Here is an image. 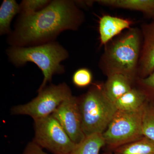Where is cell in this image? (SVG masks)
Masks as SVG:
<instances>
[{"label":"cell","mask_w":154,"mask_h":154,"mask_svg":"<svg viewBox=\"0 0 154 154\" xmlns=\"http://www.w3.org/2000/svg\"><path fill=\"white\" fill-rule=\"evenodd\" d=\"M81 20L74 2L52 1L38 12L22 14L12 37V43L17 46L45 42L63 30L76 29Z\"/></svg>","instance_id":"1"},{"label":"cell","mask_w":154,"mask_h":154,"mask_svg":"<svg viewBox=\"0 0 154 154\" xmlns=\"http://www.w3.org/2000/svg\"><path fill=\"white\" fill-rule=\"evenodd\" d=\"M10 60L20 66L28 62L35 63L42 72L44 79L38 91L46 87L51 82L53 75L61 74L64 71L61 62L68 56L63 47L54 42H49L30 47H15L8 52Z\"/></svg>","instance_id":"2"},{"label":"cell","mask_w":154,"mask_h":154,"mask_svg":"<svg viewBox=\"0 0 154 154\" xmlns=\"http://www.w3.org/2000/svg\"><path fill=\"white\" fill-rule=\"evenodd\" d=\"M140 48V36L136 29L129 30L113 42L102 57V66L107 75L121 74L134 81Z\"/></svg>","instance_id":"3"},{"label":"cell","mask_w":154,"mask_h":154,"mask_svg":"<svg viewBox=\"0 0 154 154\" xmlns=\"http://www.w3.org/2000/svg\"><path fill=\"white\" fill-rule=\"evenodd\" d=\"M82 125L85 136L103 134L117 109L107 98L103 85L95 84L87 93L79 98Z\"/></svg>","instance_id":"4"},{"label":"cell","mask_w":154,"mask_h":154,"mask_svg":"<svg viewBox=\"0 0 154 154\" xmlns=\"http://www.w3.org/2000/svg\"><path fill=\"white\" fill-rule=\"evenodd\" d=\"M146 104L136 111L117 110L102 134L107 151L113 152L122 146L143 137V118Z\"/></svg>","instance_id":"5"},{"label":"cell","mask_w":154,"mask_h":154,"mask_svg":"<svg viewBox=\"0 0 154 154\" xmlns=\"http://www.w3.org/2000/svg\"><path fill=\"white\" fill-rule=\"evenodd\" d=\"M38 92V96L32 101L14 106L11 114L29 116L33 120L44 118L51 115L63 102L72 96L70 89L64 83L51 85Z\"/></svg>","instance_id":"6"},{"label":"cell","mask_w":154,"mask_h":154,"mask_svg":"<svg viewBox=\"0 0 154 154\" xmlns=\"http://www.w3.org/2000/svg\"><path fill=\"white\" fill-rule=\"evenodd\" d=\"M35 136L33 141L54 154H70L75 143L60 123L53 116L35 119Z\"/></svg>","instance_id":"7"},{"label":"cell","mask_w":154,"mask_h":154,"mask_svg":"<svg viewBox=\"0 0 154 154\" xmlns=\"http://www.w3.org/2000/svg\"><path fill=\"white\" fill-rule=\"evenodd\" d=\"M52 114L76 144L85 137L82 129L79 98L71 96L63 102Z\"/></svg>","instance_id":"8"},{"label":"cell","mask_w":154,"mask_h":154,"mask_svg":"<svg viewBox=\"0 0 154 154\" xmlns=\"http://www.w3.org/2000/svg\"><path fill=\"white\" fill-rule=\"evenodd\" d=\"M144 42L138 71L140 78L148 76L154 72V23L143 27Z\"/></svg>","instance_id":"9"},{"label":"cell","mask_w":154,"mask_h":154,"mask_svg":"<svg viewBox=\"0 0 154 154\" xmlns=\"http://www.w3.org/2000/svg\"><path fill=\"white\" fill-rule=\"evenodd\" d=\"M132 22L129 19L104 15L99 22V32L102 45H105L122 31L129 28Z\"/></svg>","instance_id":"10"},{"label":"cell","mask_w":154,"mask_h":154,"mask_svg":"<svg viewBox=\"0 0 154 154\" xmlns=\"http://www.w3.org/2000/svg\"><path fill=\"white\" fill-rule=\"evenodd\" d=\"M107 77L103 85V90L107 98L114 103L133 88L134 81L124 75L114 73Z\"/></svg>","instance_id":"11"},{"label":"cell","mask_w":154,"mask_h":154,"mask_svg":"<svg viewBox=\"0 0 154 154\" xmlns=\"http://www.w3.org/2000/svg\"><path fill=\"white\" fill-rule=\"evenodd\" d=\"M147 102V98L143 91L140 88H133L116 101L114 104L117 110L134 111L139 110Z\"/></svg>","instance_id":"12"},{"label":"cell","mask_w":154,"mask_h":154,"mask_svg":"<svg viewBox=\"0 0 154 154\" xmlns=\"http://www.w3.org/2000/svg\"><path fill=\"white\" fill-rule=\"evenodd\" d=\"M97 2L104 5L140 11L154 17V0H102Z\"/></svg>","instance_id":"13"},{"label":"cell","mask_w":154,"mask_h":154,"mask_svg":"<svg viewBox=\"0 0 154 154\" xmlns=\"http://www.w3.org/2000/svg\"><path fill=\"white\" fill-rule=\"evenodd\" d=\"M105 145L102 134H94L86 136L70 154H99Z\"/></svg>","instance_id":"14"},{"label":"cell","mask_w":154,"mask_h":154,"mask_svg":"<svg viewBox=\"0 0 154 154\" xmlns=\"http://www.w3.org/2000/svg\"><path fill=\"white\" fill-rule=\"evenodd\" d=\"M114 154H154V142L145 137L115 149Z\"/></svg>","instance_id":"15"},{"label":"cell","mask_w":154,"mask_h":154,"mask_svg":"<svg viewBox=\"0 0 154 154\" xmlns=\"http://www.w3.org/2000/svg\"><path fill=\"white\" fill-rule=\"evenodd\" d=\"M20 12V6L14 0H5L0 8V33L9 32L10 25L14 16Z\"/></svg>","instance_id":"16"},{"label":"cell","mask_w":154,"mask_h":154,"mask_svg":"<svg viewBox=\"0 0 154 154\" xmlns=\"http://www.w3.org/2000/svg\"><path fill=\"white\" fill-rule=\"evenodd\" d=\"M142 133L145 137L154 142V103L148 102L144 110Z\"/></svg>","instance_id":"17"},{"label":"cell","mask_w":154,"mask_h":154,"mask_svg":"<svg viewBox=\"0 0 154 154\" xmlns=\"http://www.w3.org/2000/svg\"><path fill=\"white\" fill-rule=\"evenodd\" d=\"M46 0H25L21 2L20 12L22 14H30L41 11L50 3Z\"/></svg>","instance_id":"18"},{"label":"cell","mask_w":154,"mask_h":154,"mask_svg":"<svg viewBox=\"0 0 154 154\" xmlns=\"http://www.w3.org/2000/svg\"><path fill=\"white\" fill-rule=\"evenodd\" d=\"M72 80L74 85L78 88H86L92 83L93 75L88 69L81 68L75 72Z\"/></svg>","instance_id":"19"},{"label":"cell","mask_w":154,"mask_h":154,"mask_svg":"<svg viewBox=\"0 0 154 154\" xmlns=\"http://www.w3.org/2000/svg\"><path fill=\"white\" fill-rule=\"evenodd\" d=\"M140 89L146 94L148 101L154 103V72L148 76L138 80Z\"/></svg>","instance_id":"20"},{"label":"cell","mask_w":154,"mask_h":154,"mask_svg":"<svg viewBox=\"0 0 154 154\" xmlns=\"http://www.w3.org/2000/svg\"><path fill=\"white\" fill-rule=\"evenodd\" d=\"M22 154H49L43 150V149L39 146L34 142L28 143Z\"/></svg>","instance_id":"21"},{"label":"cell","mask_w":154,"mask_h":154,"mask_svg":"<svg viewBox=\"0 0 154 154\" xmlns=\"http://www.w3.org/2000/svg\"><path fill=\"white\" fill-rule=\"evenodd\" d=\"M102 154H114V153L113 152L110 151H106Z\"/></svg>","instance_id":"22"},{"label":"cell","mask_w":154,"mask_h":154,"mask_svg":"<svg viewBox=\"0 0 154 154\" xmlns=\"http://www.w3.org/2000/svg\"></svg>","instance_id":"23"}]
</instances>
